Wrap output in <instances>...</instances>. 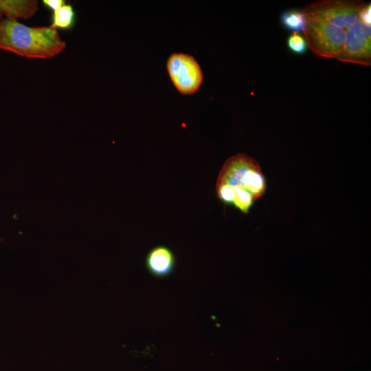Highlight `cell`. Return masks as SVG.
<instances>
[{"instance_id": "2", "label": "cell", "mask_w": 371, "mask_h": 371, "mask_svg": "<svg viewBox=\"0 0 371 371\" xmlns=\"http://www.w3.org/2000/svg\"><path fill=\"white\" fill-rule=\"evenodd\" d=\"M57 30L29 27L16 20L0 21V49L29 58H51L65 48Z\"/></svg>"}, {"instance_id": "3", "label": "cell", "mask_w": 371, "mask_h": 371, "mask_svg": "<svg viewBox=\"0 0 371 371\" xmlns=\"http://www.w3.org/2000/svg\"><path fill=\"white\" fill-rule=\"evenodd\" d=\"M366 5L362 0H321L307 4L302 12L305 19L346 30L359 20V13Z\"/></svg>"}, {"instance_id": "10", "label": "cell", "mask_w": 371, "mask_h": 371, "mask_svg": "<svg viewBox=\"0 0 371 371\" xmlns=\"http://www.w3.org/2000/svg\"><path fill=\"white\" fill-rule=\"evenodd\" d=\"M76 14L73 7L69 4H65L58 10L54 11L52 16V27L63 30L71 29L74 23Z\"/></svg>"}, {"instance_id": "7", "label": "cell", "mask_w": 371, "mask_h": 371, "mask_svg": "<svg viewBox=\"0 0 371 371\" xmlns=\"http://www.w3.org/2000/svg\"><path fill=\"white\" fill-rule=\"evenodd\" d=\"M145 265L152 276L157 278H164L173 273L176 266V257L168 247L158 245L148 252Z\"/></svg>"}, {"instance_id": "5", "label": "cell", "mask_w": 371, "mask_h": 371, "mask_svg": "<svg viewBox=\"0 0 371 371\" xmlns=\"http://www.w3.org/2000/svg\"><path fill=\"white\" fill-rule=\"evenodd\" d=\"M166 68L177 90L183 95H190L200 88L203 75L202 69L191 55L173 52L168 57Z\"/></svg>"}, {"instance_id": "4", "label": "cell", "mask_w": 371, "mask_h": 371, "mask_svg": "<svg viewBox=\"0 0 371 371\" xmlns=\"http://www.w3.org/2000/svg\"><path fill=\"white\" fill-rule=\"evenodd\" d=\"M303 33L308 49L317 57L337 59L342 51L346 30L341 27L306 19Z\"/></svg>"}, {"instance_id": "13", "label": "cell", "mask_w": 371, "mask_h": 371, "mask_svg": "<svg viewBox=\"0 0 371 371\" xmlns=\"http://www.w3.org/2000/svg\"><path fill=\"white\" fill-rule=\"evenodd\" d=\"M43 3L53 12L58 10L65 4L63 0H43Z\"/></svg>"}, {"instance_id": "6", "label": "cell", "mask_w": 371, "mask_h": 371, "mask_svg": "<svg viewBox=\"0 0 371 371\" xmlns=\"http://www.w3.org/2000/svg\"><path fill=\"white\" fill-rule=\"evenodd\" d=\"M340 62L370 66L371 65V26L358 20L346 30L342 51L337 58Z\"/></svg>"}, {"instance_id": "9", "label": "cell", "mask_w": 371, "mask_h": 371, "mask_svg": "<svg viewBox=\"0 0 371 371\" xmlns=\"http://www.w3.org/2000/svg\"><path fill=\"white\" fill-rule=\"evenodd\" d=\"M280 21L283 27L292 32H303L306 26V19L297 9H289L282 12Z\"/></svg>"}, {"instance_id": "11", "label": "cell", "mask_w": 371, "mask_h": 371, "mask_svg": "<svg viewBox=\"0 0 371 371\" xmlns=\"http://www.w3.org/2000/svg\"><path fill=\"white\" fill-rule=\"evenodd\" d=\"M287 47L295 54H304L308 49L306 39L298 32H292L287 38Z\"/></svg>"}, {"instance_id": "12", "label": "cell", "mask_w": 371, "mask_h": 371, "mask_svg": "<svg viewBox=\"0 0 371 371\" xmlns=\"http://www.w3.org/2000/svg\"><path fill=\"white\" fill-rule=\"evenodd\" d=\"M359 20L363 23L371 26V5L366 3L361 10L359 16Z\"/></svg>"}, {"instance_id": "8", "label": "cell", "mask_w": 371, "mask_h": 371, "mask_svg": "<svg viewBox=\"0 0 371 371\" xmlns=\"http://www.w3.org/2000/svg\"><path fill=\"white\" fill-rule=\"evenodd\" d=\"M38 10V1L34 0H0V15L9 19H28Z\"/></svg>"}, {"instance_id": "1", "label": "cell", "mask_w": 371, "mask_h": 371, "mask_svg": "<svg viewBox=\"0 0 371 371\" xmlns=\"http://www.w3.org/2000/svg\"><path fill=\"white\" fill-rule=\"evenodd\" d=\"M266 181L259 163L245 153L229 157L216 181V193L223 203L244 214L265 192Z\"/></svg>"}]
</instances>
